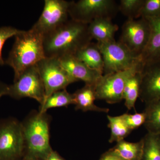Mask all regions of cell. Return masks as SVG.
Wrapping results in <instances>:
<instances>
[{"label": "cell", "mask_w": 160, "mask_h": 160, "mask_svg": "<svg viewBox=\"0 0 160 160\" xmlns=\"http://www.w3.org/2000/svg\"><path fill=\"white\" fill-rule=\"evenodd\" d=\"M92 40L88 24L70 19L43 36L45 57L59 59L66 56L74 55Z\"/></svg>", "instance_id": "1"}, {"label": "cell", "mask_w": 160, "mask_h": 160, "mask_svg": "<svg viewBox=\"0 0 160 160\" xmlns=\"http://www.w3.org/2000/svg\"><path fill=\"white\" fill-rule=\"evenodd\" d=\"M15 37V42L5 63L14 71L16 81L26 69L37 65L45 58L43 36L31 28L21 30Z\"/></svg>", "instance_id": "2"}, {"label": "cell", "mask_w": 160, "mask_h": 160, "mask_svg": "<svg viewBox=\"0 0 160 160\" xmlns=\"http://www.w3.org/2000/svg\"><path fill=\"white\" fill-rule=\"evenodd\" d=\"M25 154L37 160H46L52 151L50 144L49 119L46 113L35 112L22 123Z\"/></svg>", "instance_id": "3"}, {"label": "cell", "mask_w": 160, "mask_h": 160, "mask_svg": "<svg viewBox=\"0 0 160 160\" xmlns=\"http://www.w3.org/2000/svg\"><path fill=\"white\" fill-rule=\"evenodd\" d=\"M144 64L139 62L126 70L103 75L94 86L97 99L110 104L123 100L124 88L128 79L136 72L142 70Z\"/></svg>", "instance_id": "4"}, {"label": "cell", "mask_w": 160, "mask_h": 160, "mask_svg": "<svg viewBox=\"0 0 160 160\" xmlns=\"http://www.w3.org/2000/svg\"><path fill=\"white\" fill-rule=\"evenodd\" d=\"M25 151L22 123L13 118L0 121V160H19Z\"/></svg>", "instance_id": "5"}, {"label": "cell", "mask_w": 160, "mask_h": 160, "mask_svg": "<svg viewBox=\"0 0 160 160\" xmlns=\"http://www.w3.org/2000/svg\"><path fill=\"white\" fill-rule=\"evenodd\" d=\"M118 10L113 0H80L71 1L69 9L71 19L89 24L98 18H112Z\"/></svg>", "instance_id": "6"}, {"label": "cell", "mask_w": 160, "mask_h": 160, "mask_svg": "<svg viewBox=\"0 0 160 160\" xmlns=\"http://www.w3.org/2000/svg\"><path fill=\"white\" fill-rule=\"evenodd\" d=\"M6 96L15 99L30 98L42 105L45 99V89L37 65L26 69L13 84L8 85Z\"/></svg>", "instance_id": "7"}, {"label": "cell", "mask_w": 160, "mask_h": 160, "mask_svg": "<svg viewBox=\"0 0 160 160\" xmlns=\"http://www.w3.org/2000/svg\"><path fill=\"white\" fill-rule=\"evenodd\" d=\"M97 43L104 61L103 75L126 70L142 62L141 57L134 54L119 41Z\"/></svg>", "instance_id": "8"}, {"label": "cell", "mask_w": 160, "mask_h": 160, "mask_svg": "<svg viewBox=\"0 0 160 160\" xmlns=\"http://www.w3.org/2000/svg\"><path fill=\"white\" fill-rule=\"evenodd\" d=\"M37 66L45 89L44 101L54 92L66 89L70 84L78 82L63 68L59 59L44 58Z\"/></svg>", "instance_id": "9"}, {"label": "cell", "mask_w": 160, "mask_h": 160, "mask_svg": "<svg viewBox=\"0 0 160 160\" xmlns=\"http://www.w3.org/2000/svg\"><path fill=\"white\" fill-rule=\"evenodd\" d=\"M150 31L149 22L145 18L128 19L122 26L119 42L141 57L149 42Z\"/></svg>", "instance_id": "10"}, {"label": "cell", "mask_w": 160, "mask_h": 160, "mask_svg": "<svg viewBox=\"0 0 160 160\" xmlns=\"http://www.w3.org/2000/svg\"><path fill=\"white\" fill-rule=\"evenodd\" d=\"M70 2L45 0L42 12L31 28L43 36L53 31L69 20Z\"/></svg>", "instance_id": "11"}, {"label": "cell", "mask_w": 160, "mask_h": 160, "mask_svg": "<svg viewBox=\"0 0 160 160\" xmlns=\"http://www.w3.org/2000/svg\"><path fill=\"white\" fill-rule=\"evenodd\" d=\"M139 98L146 104L160 99V61L144 65Z\"/></svg>", "instance_id": "12"}, {"label": "cell", "mask_w": 160, "mask_h": 160, "mask_svg": "<svg viewBox=\"0 0 160 160\" xmlns=\"http://www.w3.org/2000/svg\"><path fill=\"white\" fill-rule=\"evenodd\" d=\"M61 65L76 80L86 85H94L103 75L89 68L73 55L66 56L59 59Z\"/></svg>", "instance_id": "13"}, {"label": "cell", "mask_w": 160, "mask_h": 160, "mask_svg": "<svg viewBox=\"0 0 160 160\" xmlns=\"http://www.w3.org/2000/svg\"><path fill=\"white\" fill-rule=\"evenodd\" d=\"M150 27V35L147 47L141 55L144 65L160 61V16L146 18Z\"/></svg>", "instance_id": "14"}, {"label": "cell", "mask_w": 160, "mask_h": 160, "mask_svg": "<svg viewBox=\"0 0 160 160\" xmlns=\"http://www.w3.org/2000/svg\"><path fill=\"white\" fill-rule=\"evenodd\" d=\"M111 20L109 18H98L88 24V30L92 39L96 40L98 43L115 41V34L119 27Z\"/></svg>", "instance_id": "15"}, {"label": "cell", "mask_w": 160, "mask_h": 160, "mask_svg": "<svg viewBox=\"0 0 160 160\" xmlns=\"http://www.w3.org/2000/svg\"><path fill=\"white\" fill-rule=\"evenodd\" d=\"M73 95L76 110L105 113L109 112V108L99 107L94 104L95 100L97 99L94 85H85L82 88L77 90Z\"/></svg>", "instance_id": "16"}, {"label": "cell", "mask_w": 160, "mask_h": 160, "mask_svg": "<svg viewBox=\"0 0 160 160\" xmlns=\"http://www.w3.org/2000/svg\"><path fill=\"white\" fill-rule=\"evenodd\" d=\"M73 56L89 68L103 75L104 61L97 43L91 42Z\"/></svg>", "instance_id": "17"}, {"label": "cell", "mask_w": 160, "mask_h": 160, "mask_svg": "<svg viewBox=\"0 0 160 160\" xmlns=\"http://www.w3.org/2000/svg\"><path fill=\"white\" fill-rule=\"evenodd\" d=\"M144 149L143 139L137 142H130L125 140L117 142L111 148L115 153L123 160H141Z\"/></svg>", "instance_id": "18"}, {"label": "cell", "mask_w": 160, "mask_h": 160, "mask_svg": "<svg viewBox=\"0 0 160 160\" xmlns=\"http://www.w3.org/2000/svg\"><path fill=\"white\" fill-rule=\"evenodd\" d=\"M142 71L138 72L129 78L126 84L123 93V100L128 110L135 109L136 102L139 98Z\"/></svg>", "instance_id": "19"}, {"label": "cell", "mask_w": 160, "mask_h": 160, "mask_svg": "<svg viewBox=\"0 0 160 160\" xmlns=\"http://www.w3.org/2000/svg\"><path fill=\"white\" fill-rule=\"evenodd\" d=\"M74 105L73 94L68 92L66 89L54 92L44 101L40 106L39 112L46 113L48 109L57 107H67L69 105Z\"/></svg>", "instance_id": "20"}, {"label": "cell", "mask_w": 160, "mask_h": 160, "mask_svg": "<svg viewBox=\"0 0 160 160\" xmlns=\"http://www.w3.org/2000/svg\"><path fill=\"white\" fill-rule=\"evenodd\" d=\"M144 126L148 133L160 135V99L146 103Z\"/></svg>", "instance_id": "21"}, {"label": "cell", "mask_w": 160, "mask_h": 160, "mask_svg": "<svg viewBox=\"0 0 160 160\" xmlns=\"http://www.w3.org/2000/svg\"><path fill=\"white\" fill-rule=\"evenodd\" d=\"M108 127L111 130L109 143L120 142L125 139L132 131L124 121L122 115L118 116L107 115Z\"/></svg>", "instance_id": "22"}, {"label": "cell", "mask_w": 160, "mask_h": 160, "mask_svg": "<svg viewBox=\"0 0 160 160\" xmlns=\"http://www.w3.org/2000/svg\"><path fill=\"white\" fill-rule=\"evenodd\" d=\"M144 149L141 160H160V135L147 133L143 138Z\"/></svg>", "instance_id": "23"}, {"label": "cell", "mask_w": 160, "mask_h": 160, "mask_svg": "<svg viewBox=\"0 0 160 160\" xmlns=\"http://www.w3.org/2000/svg\"><path fill=\"white\" fill-rule=\"evenodd\" d=\"M143 2L144 0H121L118 10L128 19L139 18Z\"/></svg>", "instance_id": "24"}, {"label": "cell", "mask_w": 160, "mask_h": 160, "mask_svg": "<svg viewBox=\"0 0 160 160\" xmlns=\"http://www.w3.org/2000/svg\"><path fill=\"white\" fill-rule=\"evenodd\" d=\"M160 16V0H144L140 18H148Z\"/></svg>", "instance_id": "25"}, {"label": "cell", "mask_w": 160, "mask_h": 160, "mask_svg": "<svg viewBox=\"0 0 160 160\" xmlns=\"http://www.w3.org/2000/svg\"><path fill=\"white\" fill-rule=\"evenodd\" d=\"M19 30L12 26H2L0 27V66L5 65V61L2 55V51L4 44L8 39L15 37L19 32Z\"/></svg>", "instance_id": "26"}, {"label": "cell", "mask_w": 160, "mask_h": 160, "mask_svg": "<svg viewBox=\"0 0 160 160\" xmlns=\"http://www.w3.org/2000/svg\"><path fill=\"white\" fill-rule=\"evenodd\" d=\"M122 115L132 131L144 125L146 121V114L144 112L141 113L136 112L132 114L124 113Z\"/></svg>", "instance_id": "27"}, {"label": "cell", "mask_w": 160, "mask_h": 160, "mask_svg": "<svg viewBox=\"0 0 160 160\" xmlns=\"http://www.w3.org/2000/svg\"><path fill=\"white\" fill-rule=\"evenodd\" d=\"M99 160H123L112 150L109 149L103 153Z\"/></svg>", "instance_id": "28"}, {"label": "cell", "mask_w": 160, "mask_h": 160, "mask_svg": "<svg viewBox=\"0 0 160 160\" xmlns=\"http://www.w3.org/2000/svg\"><path fill=\"white\" fill-rule=\"evenodd\" d=\"M46 160H66L58 153L57 152L53 151L49 153Z\"/></svg>", "instance_id": "29"}, {"label": "cell", "mask_w": 160, "mask_h": 160, "mask_svg": "<svg viewBox=\"0 0 160 160\" xmlns=\"http://www.w3.org/2000/svg\"><path fill=\"white\" fill-rule=\"evenodd\" d=\"M8 85L0 81V99L2 97L6 96Z\"/></svg>", "instance_id": "30"}, {"label": "cell", "mask_w": 160, "mask_h": 160, "mask_svg": "<svg viewBox=\"0 0 160 160\" xmlns=\"http://www.w3.org/2000/svg\"><path fill=\"white\" fill-rule=\"evenodd\" d=\"M19 160H37L36 159H35L33 158H32L31 157H29L28 156H26V155H24V156L22 158L20 159Z\"/></svg>", "instance_id": "31"}]
</instances>
